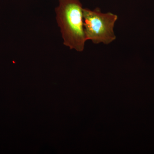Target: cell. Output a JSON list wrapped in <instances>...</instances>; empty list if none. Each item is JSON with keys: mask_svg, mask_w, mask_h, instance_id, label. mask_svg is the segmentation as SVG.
<instances>
[{"mask_svg": "<svg viewBox=\"0 0 154 154\" xmlns=\"http://www.w3.org/2000/svg\"><path fill=\"white\" fill-rule=\"evenodd\" d=\"M55 13L63 44L70 49L83 51L87 39L84 30L82 5L79 0H59Z\"/></svg>", "mask_w": 154, "mask_h": 154, "instance_id": "cell-1", "label": "cell"}, {"mask_svg": "<svg viewBox=\"0 0 154 154\" xmlns=\"http://www.w3.org/2000/svg\"><path fill=\"white\" fill-rule=\"evenodd\" d=\"M118 17L110 12L103 13L99 8L93 11L83 8L84 30L87 41L108 45L116 39L114 25Z\"/></svg>", "mask_w": 154, "mask_h": 154, "instance_id": "cell-2", "label": "cell"}]
</instances>
